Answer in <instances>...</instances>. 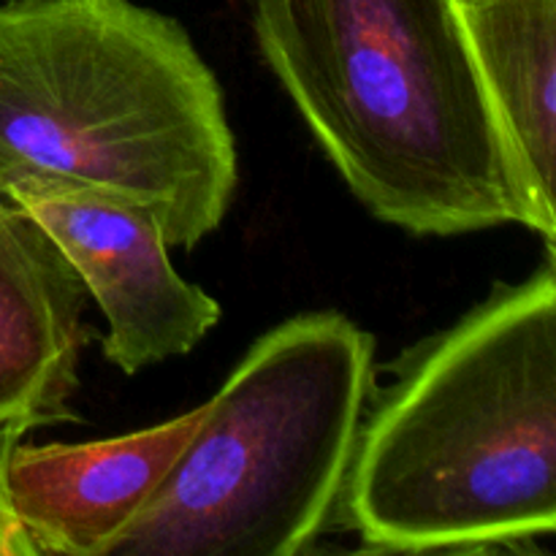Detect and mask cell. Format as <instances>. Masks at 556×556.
I'll use <instances>...</instances> for the list:
<instances>
[{"instance_id": "6da1fadb", "label": "cell", "mask_w": 556, "mask_h": 556, "mask_svg": "<svg viewBox=\"0 0 556 556\" xmlns=\"http://www.w3.org/2000/svg\"><path fill=\"white\" fill-rule=\"evenodd\" d=\"M383 375L334 521L391 554L519 552L554 535V248Z\"/></svg>"}, {"instance_id": "7a4b0ae2", "label": "cell", "mask_w": 556, "mask_h": 556, "mask_svg": "<svg viewBox=\"0 0 556 556\" xmlns=\"http://www.w3.org/2000/svg\"><path fill=\"white\" fill-rule=\"evenodd\" d=\"M264 60L348 188L416 237L546 210L483 85L456 0H250Z\"/></svg>"}, {"instance_id": "3957f363", "label": "cell", "mask_w": 556, "mask_h": 556, "mask_svg": "<svg viewBox=\"0 0 556 556\" xmlns=\"http://www.w3.org/2000/svg\"><path fill=\"white\" fill-rule=\"evenodd\" d=\"M43 188L147 206L168 248L217 231L237 144L177 20L134 0L0 3V199Z\"/></svg>"}, {"instance_id": "277c9868", "label": "cell", "mask_w": 556, "mask_h": 556, "mask_svg": "<svg viewBox=\"0 0 556 556\" xmlns=\"http://www.w3.org/2000/svg\"><path fill=\"white\" fill-rule=\"evenodd\" d=\"M375 383L372 334L340 313L266 331L106 556H293L334 521Z\"/></svg>"}, {"instance_id": "5b68a950", "label": "cell", "mask_w": 556, "mask_h": 556, "mask_svg": "<svg viewBox=\"0 0 556 556\" xmlns=\"http://www.w3.org/2000/svg\"><path fill=\"white\" fill-rule=\"evenodd\" d=\"M11 204L36 217L106 318L103 356L136 375L193 351L220 304L174 269L155 212L98 190L43 188Z\"/></svg>"}, {"instance_id": "8992f818", "label": "cell", "mask_w": 556, "mask_h": 556, "mask_svg": "<svg viewBox=\"0 0 556 556\" xmlns=\"http://www.w3.org/2000/svg\"><path fill=\"white\" fill-rule=\"evenodd\" d=\"M204 405L112 440L16 443L9 503L36 556H106L199 429Z\"/></svg>"}, {"instance_id": "52a82bcc", "label": "cell", "mask_w": 556, "mask_h": 556, "mask_svg": "<svg viewBox=\"0 0 556 556\" xmlns=\"http://www.w3.org/2000/svg\"><path fill=\"white\" fill-rule=\"evenodd\" d=\"M87 291L41 223L0 199V432L79 421Z\"/></svg>"}, {"instance_id": "ba28073f", "label": "cell", "mask_w": 556, "mask_h": 556, "mask_svg": "<svg viewBox=\"0 0 556 556\" xmlns=\"http://www.w3.org/2000/svg\"><path fill=\"white\" fill-rule=\"evenodd\" d=\"M459 11L532 188L556 212V0H476Z\"/></svg>"}, {"instance_id": "9c48e42d", "label": "cell", "mask_w": 556, "mask_h": 556, "mask_svg": "<svg viewBox=\"0 0 556 556\" xmlns=\"http://www.w3.org/2000/svg\"><path fill=\"white\" fill-rule=\"evenodd\" d=\"M22 438L0 432V556H36L30 541L22 532L20 521H16L14 510L9 503V486H5V467H9V456L14 445Z\"/></svg>"}, {"instance_id": "30bf717a", "label": "cell", "mask_w": 556, "mask_h": 556, "mask_svg": "<svg viewBox=\"0 0 556 556\" xmlns=\"http://www.w3.org/2000/svg\"><path fill=\"white\" fill-rule=\"evenodd\" d=\"M456 3H476V0H456Z\"/></svg>"}, {"instance_id": "8fae6325", "label": "cell", "mask_w": 556, "mask_h": 556, "mask_svg": "<svg viewBox=\"0 0 556 556\" xmlns=\"http://www.w3.org/2000/svg\"><path fill=\"white\" fill-rule=\"evenodd\" d=\"M0 3H5V0H0Z\"/></svg>"}]
</instances>
